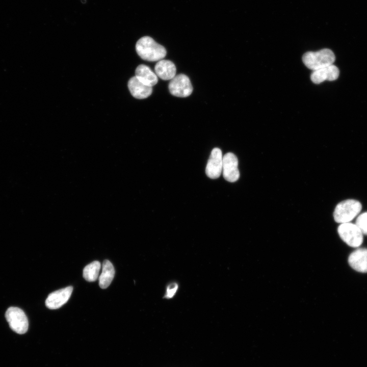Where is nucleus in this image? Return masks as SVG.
<instances>
[{"label": "nucleus", "instance_id": "nucleus-1", "mask_svg": "<svg viewBox=\"0 0 367 367\" xmlns=\"http://www.w3.org/2000/svg\"><path fill=\"white\" fill-rule=\"evenodd\" d=\"M136 50L142 59L151 62L163 59L167 53L163 46L149 36H144L139 39L136 44Z\"/></svg>", "mask_w": 367, "mask_h": 367}, {"label": "nucleus", "instance_id": "nucleus-2", "mask_svg": "<svg viewBox=\"0 0 367 367\" xmlns=\"http://www.w3.org/2000/svg\"><path fill=\"white\" fill-rule=\"evenodd\" d=\"M335 57L333 51L324 48L317 51H308L302 57V61L309 69L314 71L333 64Z\"/></svg>", "mask_w": 367, "mask_h": 367}, {"label": "nucleus", "instance_id": "nucleus-3", "mask_svg": "<svg viewBox=\"0 0 367 367\" xmlns=\"http://www.w3.org/2000/svg\"><path fill=\"white\" fill-rule=\"evenodd\" d=\"M362 205L360 202L354 199L343 201L337 204L333 217L337 223H345L350 222L360 212Z\"/></svg>", "mask_w": 367, "mask_h": 367}, {"label": "nucleus", "instance_id": "nucleus-4", "mask_svg": "<svg viewBox=\"0 0 367 367\" xmlns=\"http://www.w3.org/2000/svg\"><path fill=\"white\" fill-rule=\"evenodd\" d=\"M337 231L342 240L350 247L357 248L363 243V233L355 224L341 223Z\"/></svg>", "mask_w": 367, "mask_h": 367}, {"label": "nucleus", "instance_id": "nucleus-5", "mask_svg": "<svg viewBox=\"0 0 367 367\" xmlns=\"http://www.w3.org/2000/svg\"><path fill=\"white\" fill-rule=\"evenodd\" d=\"M5 317L13 331L21 334L27 331L28 320L22 309L16 307H10L7 310Z\"/></svg>", "mask_w": 367, "mask_h": 367}, {"label": "nucleus", "instance_id": "nucleus-6", "mask_svg": "<svg viewBox=\"0 0 367 367\" xmlns=\"http://www.w3.org/2000/svg\"><path fill=\"white\" fill-rule=\"evenodd\" d=\"M168 88L172 95L179 97H188L193 91L190 78L184 74L175 75L171 79Z\"/></svg>", "mask_w": 367, "mask_h": 367}, {"label": "nucleus", "instance_id": "nucleus-7", "mask_svg": "<svg viewBox=\"0 0 367 367\" xmlns=\"http://www.w3.org/2000/svg\"><path fill=\"white\" fill-rule=\"evenodd\" d=\"M238 165V159L233 153L228 152L223 156L222 171L225 180L231 182L238 180L240 177Z\"/></svg>", "mask_w": 367, "mask_h": 367}, {"label": "nucleus", "instance_id": "nucleus-8", "mask_svg": "<svg viewBox=\"0 0 367 367\" xmlns=\"http://www.w3.org/2000/svg\"><path fill=\"white\" fill-rule=\"evenodd\" d=\"M222 153L219 148H214L211 151L208 160L205 173L212 179L218 178L222 171Z\"/></svg>", "mask_w": 367, "mask_h": 367}, {"label": "nucleus", "instance_id": "nucleus-9", "mask_svg": "<svg viewBox=\"0 0 367 367\" xmlns=\"http://www.w3.org/2000/svg\"><path fill=\"white\" fill-rule=\"evenodd\" d=\"M72 290V286H69L51 293L45 301L46 307L50 309L61 307L68 301Z\"/></svg>", "mask_w": 367, "mask_h": 367}, {"label": "nucleus", "instance_id": "nucleus-10", "mask_svg": "<svg viewBox=\"0 0 367 367\" xmlns=\"http://www.w3.org/2000/svg\"><path fill=\"white\" fill-rule=\"evenodd\" d=\"M339 73L338 68L332 64L313 71L310 75V79L313 83L319 84L326 80L332 81L336 80Z\"/></svg>", "mask_w": 367, "mask_h": 367}, {"label": "nucleus", "instance_id": "nucleus-11", "mask_svg": "<svg viewBox=\"0 0 367 367\" xmlns=\"http://www.w3.org/2000/svg\"><path fill=\"white\" fill-rule=\"evenodd\" d=\"M348 263L355 271L367 273V249L358 248L353 251L348 257Z\"/></svg>", "mask_w": 367, "mask_h": 367}, {"label": "nucleus", "instance_id": "nucleus-12", "mask_svg": "<svg viewBox=\"0 0 367 367\" xmlns=\"http://www.w3.org/2000/svg\"><path fill=\"white\" fill-rule=\"evenodd\" d=\"M128 89L133 97L137 99H144L149 96L152 92V87L144 84L135 76L128 82Z\"/></svg>", "mask_w": 367, "mask_h": 367}, {"label": "nucleus", "instance_id": "nucleus-13", "mask_svg": "<svg viewBox=\"0 0 367 367\" xmlns=\"http://www.w3.org/2000/svg\"><path fill=\"white\" fill-rule=\"evenodd\" d=\"M155 73L157 76L163 80L172 79L176 74V67L170 60H161L154 66Z\"/></svg>", "mask_w": 367, "mask_h": 367}, {"label": "nucleus", "instance_id": "nucleus-14", "mask_svg": "<svg viewBox=\"0 0 367 367\" xmlns=\"http://www.w3.org/2000/svg\"><path fill=\"white\" fill-rule=\"evenodd\" d=\"M135 76L144 84L152 87L158 83L156 74L147 65L141 64L135 70Z\"/></svg>", "mask_w": 367, "mask_h": 367}, {"label": "nucleus", "instance_id": "nucleus-15", "mask_svg": "<svg viewBox=\"0 0 367 367\" xmlns=\"http://www.w3.org/2000/svg\"><path fill=\"white\" fill-rule=\"evenodd\" d=\"M115 275V269L108 260L102 263V272L99 277V285L101 289L107 288L112 282Z\"/></svg>", "mask_w": 367, "mask_h": 367}, {"label": "nucleus", "instance_id": "nucleus-16", "mask_svg": "<svg viewBox=\"0 0 367 367\" xmlns=\"http://www.w3.org/2000/svg\"><path fill=\"white\" fill-rule=\"evenodd\" d=\"M100 268L101 264L97 260L88 264L83 269L84 278L89 282L96 281L98 277Z\"/></svg>", "mask_w": 367, "mask_h": 367}, {"label": "nucleus", "instance_id": "nucleus-17", "mask_svg": "<svg viewBox=\"0 0 367 367\" xmlns=\"http://www.w3.org/2000/svg\"><path fill=\"white\" fill-rule=\"evenodd\" d=\"M179 283L176 280H172L167 283L162 298L170 300L173 299L179 290Z\"/></svg>", "mask_w": 367, "mask_h": 367}, {"label": "nucleus", "instance_id": "nucleus-18", "mask_svg": "<svg viewBox=\"0 0 367 367\" xmlns=\"http://www.w3.org/2000/svg\"><path fill=\"white\" fill-rule=\"evenodd\" d=\"M355 224L363 234L367 235V212L359 215L356 219Z\"/></svg>", "mask_w": 367, "mask_h": 367}]
</instances>
